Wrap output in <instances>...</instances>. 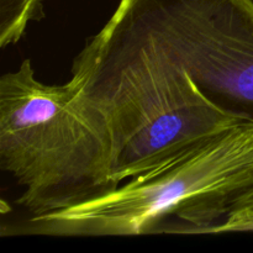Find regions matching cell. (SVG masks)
<instances>
[{
  "mask_svg": "<svg viewBox=\"0 0 253 253\" xmlns=\"http://www.w3.org/2000/svg\"><path fill=\"white\" fill-rule=\"evenodd\" d=\"M245 208H247V209H253V187L250 188L245 194H242L241 197L236 200V203H235L234 207H232L231 211L236 209H245Z\"/></svg>",
  "mask_w": 253,
  "mask_h": 253,
  "instance_id": "cell-6",
  "label": "cell"
},
{
  "mask_svg": "<svg viewBox=\"0 0 253 253\" xmlns=\"http://www.w3.org/2000/svg\"><path fill=\"white\" fill-rule=\"evenodd\" d=\"M220 108L253 123V0H123Z\"/></svg>",
  "mask_w": 253,
  "mask_h": 253,
  "instance_id": "cell-4",
  "label": "cell"
},
{
  "mask_svg": "<svg viewBox=\"0 0 253 253\" xmlns=\"http://www.w3.org/2000/svg\"><path fill=\"white\" fill-rule=\"evenodd\" d=\"M253 187V123L246 121L81 204L31 216L22 234L135 236L214 234Z\"/></svg>",
  "mask_w": 253,
  "mask_h": 253,
  "instance_id": "cell-3",
  "label": "cell"
},
{
  "mask_svg": "<svg viewBox=\"0 0 253 253\" xmlns=\"http://www.w3.org/2000/svg\"><path fill=\"white\" fill-rule=\"evenodd\" d=\"M72 74L108 119L116 185L246 123L208 98L123 0Z\"/></svg>",
  "mask_w": 253,
  "mask_h": 253,
  "instance_id": "cell-1",
  "label": "cell"
},
{
  "mask_svg": "<svg viewBox=\"0 0 253 253\" xmlns=\"http://www.w3.org/2000/svg\"><path fill=\"white\" fill-rule=\"evenodd\" d=\"M42 17V0H0V46L16 43L32 20Z\"/></svg>",
  "mask_w": 253,
  "mask_h": 253,
  "instance_id": "cell-5",
  "label": "cell"
},
{
  "mask_svg": "<svg viewBox=\"0 0 253 253\" xmlns=\"http://www.w3.org/2000/svg\"><path fill=\"white\" fill-rule=\"evenodd\" d=\"M114 141L105 114L79 77L48 85L30 58L0 78V167L24 188L16 204L31 216L110 192Z\"/></svg>",
  "mask_w": 253,
  "mask_h": 253,
  "instance_id": "cell-2",
  "label": "cell"
}]
</instances>
